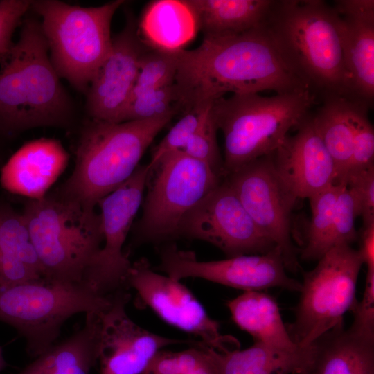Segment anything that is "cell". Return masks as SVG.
<instances>
[{"instance_id": "obj_11", "label": "cell", "mask_w": 374, "mask_h": 374, "mask_svg": "<svg viewBox=\"0 0 374 374\" xmlns=\"http://www.w3.org/2000/svg\"><path fill=\"white\" fill-rule=\"evenodd\" d=\"M225 181L260 232L280 249L286 269L296 271L299 263L291 222L298 199L277 173L271 154L242 166Z\"/></svg>"}, {"instance_id": "obj_35", "label": "cell", "mask_w": 374, "mask_h": 374, "mask_svg": "<svg viewBox=\"0 0 374 374\" xmlns=\"http://www.w3.org/2000/svg\"><path fill=\"white\" fill-rule=\"evenodd\" d=\"M217 130L210 109L200 128L189 139L181 151L188 156L208 165L221 178L222 176L225 177V173L224 161L217 142Z\"/></svg>"}, {"instance_id": "obj_5", "label": "cell", "mask_w": 374, "mask_h": 374, "mask_svg": "<svg viewBox=\"0 0 374 374\" xmlns=\"http://www.w3.org/2000/svg\"><path fill=\"white\" fill-rule=\"evenodd\" d=\"M21 213L46 278L89 287L87 278L103 243L95 208L55 192L28 199Z\"/></svg>"}, {"instance_id": "obj_12", "label": "cell", "mask_w": 374, "mask_h": 374, "mask_svg": "<svg viewBox=\"0 0 374 374\" xmlns=\"http://www.w3.org/2000/svg\"><path fill=\"white\" fill-rule=\"evenodd\" d=\"M150 171L148 164L139 165L126 181L97 204L100 210L103 243L87 283L99 296L111 297L129 290L127 278L132 263L123 247L142 204Z\"/></svg>"}, {"instance_id": "obj_20", "label": "cell", "mask_w": 374, "mask_h": 374, "mask_svg": "<svg viewBox=\"0 0 374 374\" xmlns=\"http://www.w3.org/2000/svg\"><path fill=\"white\" fill-rule=\"evenodd\" d=\"M69 154L61 143L39 139L26 143L3 166L0 181L6 190L40 199L64 171Z\"/></svg>"}, {"instance_id": "obj_21", "label": "cell", "mask_w": 374, "mask_h": 374, "mask_svg": "<svg viewBox=\"0 0 374 374\" xmlns=\"http://www.w3.org/2000/svg\"><path fill=\"white\" fill-rule=\"evenodd\" d=\"M298 374H374V337L340 323L310 346Z\"/></svg>"}, {"instance_id": "obj_8", "label": "cell", "mask_w": 374, "mask_h": 374, "mask_svg": "<svg viewBox=\"0 0 374 374\" xmlns=\"http://www.w3.org/2000/svg\"><path fill=\"white\" fill-rule=\"evenodd\" d=\"M112 298L84 285L46 278L28 281L0 290V321L17 330L26 340L28 354L35 358L55 344L68 319L102 312Z\"/></svg>"}, {"instance_id": "obj_40", "label": "cell", "mask_w": 374, "mask_h": 374, "mask_svg": "<svg viewBox=\"0 0 374 374\" xmlns=\"http://www.w3.org/2000/svg\"><path fill=\"white\" fill-rule=\"evenodd\" d=\"M357 251L367 269H374V222L363 224L360 231L359 248Z\"/></svg>"}, {"instance_id": "obj_39", "label": "cell", "mask_w": 374, "mask_h": 374, "mask_svg": "<svg viewBox=\"0 0 374 374\" xmlns=\"http://www.w3.org/2000/svg\"><path fill=\"white\" fill-rule=\"evenodd\" d=\"M350 310L354 314L350 327L374 337V269H367L362 299L360 302L356 301Z\"/></svg>"}, {"instance_id": "obj_10", "label": "cell", "mask_w": 374, "mask_h": 374, "mask_svg": "<svg viewBox=\"0 0 374 374\" xmlns=\"http://www.w3.org/2000/svg\"><path fill=\"white\" fill-rule=\"evenodd\" d=\"M150 171L154 176L136 229L139 242L159 244L179 238L184 215L220 184L206 163L181 150L163 156Z\"/></svg>"}, {"instance_id": "obj_15", "label": "cell", "mask_w": 374, "mask_h": 374, "mask_svg": "<svg viewBox=\"0 0 374 374\" xmlns=\"http://www.w3.org/2000/svg\"><path fill=\"white\" fill-rule=\"evenodd\" d=\"M179 237L210 243L227 258L262 254L277 247L260 232L225 180L184 215Z\"/></svg>"}, {"instance_id": "obj_4", "label": "cell", "mask_w": 374, "mask_h": 374, "mask_svg": "<svg viewBox=\"0 0 374 374\" xmlns=\"http://www.w3.org/2000/svg\"><path fill=\"white\" fill-rule=\"evenodd\" d=\"M175 114L122 123L91 118L81 132L73 170L56 193L95 208L131 177L146 149Z\"/></svg>"}, {"instance_id": "obj_1", "label": "cell", "mask_w": 374, "mask_h": 374, "mask_svg": "<svg viewBox=\"0 0 374 374\" xmlns=\"http://www.w3.org/2000/svg\"><path fill=\"white\" fill-rule=\"evenodd\" d=\"M175 82L185 112L227 93L310 91L285 64L262 24L240 34L204 36L197 48L180 50Z\"/></svg>"}, {"instance_id": "obj_26", "label": "cell", "mask_w": 374, "mask_h": 374, "mask_svg": "<svg viewBox=\"0 0 374 374\" xmlns=\"http://www.w3.org/2000/svg\"><path fill=\"white\" fill-rule=\"evenodd\" d=\"M274 0H188L204 36L240 34L260 26Z\"/></svg>"}, {"instance_id": "obj_30", "label": "cell", "mask_w": 374, "mask_h": 374, "mask_svg": "<svg viewBox=\"0 0 374 374\" xmlns=\"http://www.w3.org/2000/svg\"><path fill=\"white\" fill-rule=\"evenodd\" d=\"M213 350L203 344L177 352L161 350L142 374H217Z\"/></svg>"}, {"instance_id": "obj_18", "label": "cell", "mask_w": 374, "mask_h": 374, "mask_svg": "<svg viewBox=\"0 0 374 374\" xmlns=\"http://www.w3.org/2000/svg\"><path fill=\"white\" fill-rule=\"evenodd\" d=\"M271 154L274 168L297 199H309L337 184L334 161L309 114Z\"/></svg>"}, {"instance_id": "obj_14", "label": "cell", "mask_w": 374, "mask_h": 374, "mask_svg": "<svg viewBox=\"0 0 374 374\" xmlns=\"http://www.w3.org/2000/svg\"><path fill=\"white\" fill-rule=\"evenodd\" d=\"M127 285L163 321L198 337L205 346L222 353L239 348L238 341L221 333L219 323L190 290L180 280L158 273L146 258L132 263Z\"/></svg>"}, {"instance_id": "obj_37", "label": "cell", "mask_w": 374, "mask_h": 374, "mask_svg": "<svg viewBox=\"0 0 374 374\" xmlns=\"http://www.w3.org/2000/svg\"><path fill=\"white\" fill-rule=\"evenodd\" d=\"M345 184L351 192L363 224L374 222V166L350 172Z\"/></svg>"}, {"instance_id": "obj_31", "label": "cell", "mask_w": 374, "mask_h": 374, "mask_svg": "<svg viewBox=\"0 0 374 374\" xmlns=\"http://www.w3.org/2000/svg\"><path fill=\"white\" fill-rule=\"evenodd\" d=\"M179 51L149 47L145 51L140 60L130 100L147 91L175 83Z\"/></svg>"}, {"instance_id": "obj_7", "label": "cell", "mask_w": 374, "mask_h": 374, "mask_svg": "<svg viewBox=\"0 0 374 374\" xmlns=\"http://www.w3.org/2000/svg\"><path fill=\"white\" fill-rule=\"evenodd\" d=\"M123 0L96 7L72 6L57 0L31 1L42 18L51 61L60 78L86 92L112 46L111 22Z\"/></svg>"}, {"instance_id": "obj_6", "label": "cell", "mask_w": 374, "mask_h": 374, "mask_svg": "<svg viewBox=\"0 0 374 374\" xmlns=\"http://www.w3.org/2000/svg\"><path fill=\"white\" fill-rule=\"evenodd\" d=\"M317 96L309 90L262 96L237 93L212 103L211 114L224 141L225 177L242 166L273 154L310 114Z\"/></svg>"}, {"instance_id": "obj_16", "label": "cell", "mask_w": 374, "mask_h": 374, "mask_svg": "<svg viewBox=\"0 0 374 374\" xmlns=\"http://www.w3.org/2000/svg\"><path fill=\"white\" fill-rule=\"evenodd\" d=\"M148 48L141 37L134 17L127 13L124 28L112 37L109 53L87 91V107L91 119L123 122L141 58Z\"/></svg>"}, {"instance_id": "obj_25", "label": "cell", "mask_w": 374, "mask_h": 374, "mask_svg": "<svg viewBox=\"0 0 374 374\" xmlns=\"http://www.w3.org/2000/svg\"><path fill=\"white\" fill-rule=\"evenodd\" d=\"M139 29L151 48L177 51L184 49L199 26L188 0H157L144 10Z\"/></svg>"}, {"instance_id": "obj_36", "label": "cell", "mask_w": 374, "mask_h": 374, "mask_svg": "<svg viewBox=\"0 0 374 374\" xmlns=\"http://www.w3.org/2000/svg\"><path fill=\"white\" fill-rule=\"evenodd\" d=\"M355 200L346 185L341 189L335 204L330 247L350 244L355 242L358 234L355 222L358 217Z\"/></svg>"}, {"instance_id": "obj_28", "label": "cell", "mask_w": 374, "mask_h": 374, "mask_svg": "<svg viewBox=\"0 0 374 374\" xmlns=\"http://www.w3.org/2000/svg\"><path fill=\"white\" fill-rule=\"evenodd\" d=\"M307 349L287 353L255 342L244 349L213 350L217 374H298L308 358Z\"/></svg>"}, {"instance_id": "obj_2", "label": "cell", "mask_w": 374, "mask_h": 374, "mask_svg": "<svg viewBox=\"0 0 374 374\" xmlns=\"http://www.w3.org/2000/svg\"><path fill=\"white\" fill-rule=\"evenodd\" d=\"M262 25L312 93L350 100L341 21L333 7L321 0H274Z\"/></svg>"}, {"instance_id": "obj_38", "label": "cell", "mask_w": 374, "mask_h": 374, "mask_svg": "<svg viewBox=\"0 0 374 374\" xmlns=\"http://www.w3.org/2000/svg\"><path fill=\"white\" fill-rule=\"evenodd\" d=\"M29 0L0 1V62L8 57L12 46V36L30 8Z\"/></svg>"}, {"instance_id": "obj_24", "label": "cell", "mask_w": 374, "mask_h": 374, "mask_svg": "<svg viewBox=\"0 0 374 374\" xmlns=\"http://www.w3.org/2000/svg\"><path fill=\"white\" fill-rule=\"evenodd\" d=\"M236 325L250 334L255 342L287 352L303 349L292 341L283 323L275 299L262 291H248L227 303Z\"/></svg>"}, {"instance_id": "obj_23", "label": "cell", "mask_w": 374, "mask_h": 374, "mask_svg": "<svg viewBox=\"0 0 374 374\" xmlns=\"http://www.w3.org/2000/svg\"><path fill=\"white\" fill-rule=\"evenodd\" d=\"M43 278L22 213L0 202V290Z\"/></svg>"}, {"instance_id": "obj_33", "label": "cell", "mask_w": 374, "mask_h": 374, "mask_svg": "<svg viewBox=\"0 0 374 374\" xmlns=\"http://www.w3.org/2000/svg\"><path fill=\"white\" fill-rule=\"evenodd\" d=\"M212 103L197 105L186 110L172 127L152 152L148 166L152 169L166 154L181 150L193 134L200 128L211 109Z\"/></svg>"}, {"instance_id": "obj_9", "label": "cell", "mask_w": 374, "mask_h": 374, "mask_svg": "<svg viewBox=\"0 0 374 374\" xmlns=\"http://www.w3.org/2000/svg\"><path fill=\"white\" fill-rule=\"evenodd\" d=\"M363 265L357 249L338 244L327 251L317 266L303 275L294 321L287 328L295 344L307 349L317 339L343 323L356 300V285Z\"/></svg>"}, {"instance_id": "obj_13", "label": "cell", "mask_w": 374, "mask_h": 374, "mask_svg": "<svg viewBox=\"0 0 374 374\" xmlns=\"http://www.w3.org/2000/svg\"><path fill=\"white\" fill-rule=\"evenodd\" d=\"M155 267L173 279L199 278L231 287L261 291L281 287L301 291V283L287 276L281 251L276 247L262 254L242 255L224 260L201 261L194 252L179 249L168 243L159 253Z\"/></svg>"}, {"instance_id": "obj_29", "label": "cell", "mask_w": 374, "mask_h": 374, "mask_svg": "<svg viewBox=\"0 0 374 374\" xmlns=\"http://www.w3.org/2000/svg\"><path fill=\"white\" fill-rule=\"evenodd\" d=\"M344 184H335L309 198L312 218L308 226L306 243L301 251L303 260H319L330 249L335 206Z\"/></svg>"}, {"instance_id": "obj_32", "label": "cell", "mask_w": 374, "mask_h": 374, "mask_svg": "<svg viewBox=\"0 0 374 374\" xmlns=\"http://www.w3.org/2000/svg\"><path fill=\"white\" fill-rule=\"evenodd\" d=\"M181 108V96L176 83L155 89L132 98L124 114L123 122L146 120Z\"/></svg>"}, {"instance_id": "obj_27", "label": "cell", "mask_w": 374, "mask_h": 374, "mask_svg": "<svg viewBox=\"0 0 374 374\" xmlns=\"http://www.w3.org/2000/svg\"><path fill=\"white\" fill-rule=\"evenodd\" d=\"M350 100L340 96L325 97L321 106L312 114L317 132L334 161L337 184L344 185L353 145Z\"/></svg>"}, {"instance_id": "obj_34", "label": "cell", "mask_w": 374, "mask_h": 374, "mask_svg": "<svg viewBox=\"0 0 374 374\" xmlns=\"http://www.w3.org/2000/svg\"><path fill=\"white\" fill-rule=\"evenodd\" d=\"M350 108L353 145L348 174L374 166V130L368 116L369 108L354 100H350Z\"/></svg>"}, {"instance_id": "obj_19", "label": "cell", "mask_w": 374, "mask_h": 374, "mask_svg": "<svg viewBox=\"0 0 374 374\" xmlns=\"http://www.w3.org/2000/svg\"><path fill=\"white\" fill-rule=\"evenodd\" d=\"M344 63L350 100L369 109L374 100V1L339 0Z\"/></svg>"}, {"instance_id": "obj_41", "label": "cell", "mask_w": 374, "mask_h": 374, "mask_svg": "<svg viewBox=\"0 0 374 374\" xmlns=\"http://www.w3.org/2000/svg\"><path fill=\"white\" fill-rule=\"evenodd\" d=\"M8 366V364L3 357V348L0 346V372Z\"/></svg>"}, {"instance_id": "obj_22", "label": "cell", "mask_w": 374, "mask_h": 374, "mask_svg": "<svg viewBox=\"0 0 374 374\" xmlns=\"http://www.w3.org/2000/svg\"><path fill=\"white\" fill-rule=\"evenodd\" d=\"M103 311L86 314L81 329L53 345L17 374H89L98 362Z\"/></svg>"}, {"instance_id": "obj_17", "label": "cell", "mask_w": 374, "mask_h": 374, "mask_svg": "<svg viewBox=\"0 0 374 374\" xmlns=\"http://www.w3.org/2000/svg\"><path fill=\"white\" fill-rule=\"evenodd\" d=\"M130 297L128 290L116 294L109 306L101 313L100 374H142L164 348L202 344L166 337L141 327L127 313Z\"/></svg>"}, {"instance_id": "obj_3", "label": "cell", "mask_w": 374, "mask_h": 374, "mask_svg": "<svg viewBox=\"0 0 374 374\" xmlns=\"http://www.w3.org/2000/svg\"><path fill=\"white\" fill-rule=\"evenodd\" d=\"M19 40L0 70V131L67 123L72 105L51 61L41 23L24 19Z\"/></svg>"}]
</instances>
